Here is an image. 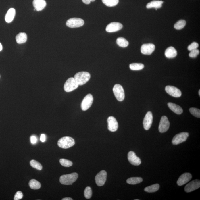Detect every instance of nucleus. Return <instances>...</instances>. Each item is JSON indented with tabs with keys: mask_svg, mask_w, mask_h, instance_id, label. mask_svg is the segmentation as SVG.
Returning a JSON list of instances; mask_svg holds the SVG:
<instances>
[{
	"mask_svg": "<svg viewBox=\"0 0 200 200\" xmlns=\"http://www.w3.org/2000/svg\"><path fill=\"white\" fill-rule=\"evenodd\" d=\"M78 177V175L76 173L63 175L60 178V182L64 185H71L76 180Z\"/></svg>",
	"mask_w": 200,
	"mask_h": 200,
	"instance_id": "obj_1",
	"label": "nucleus"
},
{
	"mask_svg": "<svg viewBox=\"0 0 200 200\" xmlns=\"http://www.w3.org/2000/svg\"><path fill=\"white\" fill-rule=\"evenodd\" d=\"M74 78L79 85L81 86L86 84L89 80L91 75L86 72H80L76 73Z\"/></svg>",
	"mask_w": 200,
	"mask_h": 200,
	"instance_id": "obj_2",
	"label": "nucleus"
},
{
	"mask_svg": "<svg viewBox=\"0 0 200 200\" xmlns=\"http://www.w3.org/2000/svg\"><path fill=\"white\" fill-rule=\"evenodd\" d=\"M75 144L73 138L69 136H65L61 138L57 142L59 147L64 149H67L73 147Z\"/></svg>",
	"mask_w": 200,
	"mask_h": 200,
	"instance_id": "obj_3",
	"label": "nucleus"
},
{
	"mask_svg": "<svg viewBox=\"0 0 200 200\" xmlns=\"http://www.w3.org/2000/svg\"><path fill=\"white\" fill-rule=\"evenodd\" d=\"M114 95L117 100L119 101H122L125 99V92L124 88L121 85L116 84L114 86L113 89Z\"/></svg>",
	"mask_w": 200,
	"mask_h": 200,
	"instance_id": "obj_4",
	"label": "nucleus"
},
{
	"mask_svg": "<svg viewBox=\"0 0 200 200\" xmlns=\"http://www.w3.org/2000/svg\"><path fill=\"white\" fill-rule=\"evenodd\" d=\"M74 78H70L66 80L64 86V89L65 92H69L76 89L79 86Z\"/></svg>",
	"mask_w": 200,
	"mask_h": 200,
	"instance_id": "obj_5",
	"label": "nucleus"
},
{
	"mask_svg": "<svg viewBox=\"0 0 200 200\" xmlns=\"http://www.w3.org/2000/svg\"><path fill=\"white\" fill-rule=\"evenodd\" d=\"M84 24V21L82 19L79 18H72L66 22L67 26L70 28L80 27Z\"/></svg>",
	"mask_w": 200,
	"mask_h": 200,
	"instance_id": "obj_6",
	"label": "nucleus"
},
{
	"mask_svg": "<svg viewBox=\"0 0 200 200\" xmlns=\"http://www.w3.org/2000/svg\"><path fill=\"white\" fill-rule=\"evenodd\" d=\"M93 98L91 94H88L83 99L81 103V108L83 111H86L91 107L93 103Z\"/></svg>",
	"mask_w": 200,
	"mask_h": 200,
	"instance_id": "obj_7",
	"label": "nucleus"
},
{
	"mask_svg": "<svg viewBox=\"0 0 200 200\" xmlns=\"http://www.w3.org/2000/svg\"><path fill=\"white\" fill-rule=\"evenodd\" d=\"M170 126V122L168 118L165 116L161 117L159 126V130L160 132L163 133L167 131Z\"/></svg>",
	"mask_w": 200,
	"mask_h": 200,
	"instance_id": "obj_8",
	"label": "nucleus"
},
{
	"mask_svg": "<svg viewBox=\"0 0 200 200\" xmlns=\"http://www.w3.org/2000/svg\"><path fill=\"white\" fill-rule=\"evenodd\" d=\"M189 133L187 132H182L176 134L172 140V144L177 145L185 142L189 136Z\"/></svg>",
	"mask_w": 200,
	"mask_h": 200,
	"instance_id": "obj_9",
	"label": "nucleus"
},
{
	"mask_svg": "<svg viewBox=\"0 0 200 200\" xmlns=\"http://www.w3.org/2000/svg\"><path fill=\"white\" fill-rule=\"evenodd\" d=\"M107 177V173L104 170L100 171L96 175L95 180L97 185L99 186H102L105 184Z\"/></svg>",
	"mask_w": 200,
	"mask_h": 200,
	"instance_id": "obj_10",
	"label": "nucleus"
},
{
	"mask_svg": "<svg viewBox=\"0 0 200 200\" xmlns=\"http://www.w3.org/2000/svg\"><path fill=\"white\" fill-rule=\"evenodd\" d=\"M167 93L172 97H179L182 95V92L178 88L172 86H167L165 88Z\"/></svg>",
	"mask_w": 200,
	"mask_h": 200,
	"instance_id": "obj_11",
	"label": "nucleus"
},
{
	"mask_svg": "<svg viewBox=\"0 0 200 200\" xmlns=\"http://www.w3.org/2000/svg\"><path fill=\"white\" fill-rule=\"evenodd\" d=\"M153 115L152 112L148 111L146 114L143 120V127L146 130H148L151 127L153 122Z\"/></svg>",
	"mask_w": 200,
	"mask_h": 200,
	"instance_id": "obj_12",
	"label": "nucleus"
},
{
	"mask_svg": "<svg viewBox=\"0 0 200 200\" xmlns=\"http://www.w3.org/2000/svg\"><path fill=\"white\" fill-rule=\"evenodd\" d=\"M200 187V181L198 179L193 180L187 184L185 188L184 191L186 192H190L198 189Z\"/></svg>",
	"mask_w": 200,
	"mask_h": 200,
	"instance_id": "obj_13",
	"label": "nucleus"
},
{
	"mask_svg": "<svg viewBox=\"0 0 200 200\" xmlns=\"http://www.w3.org/2000/svg\"><path fill=\"white\" fill-rule=\"evenodd\" d=\"M155 45L152 43L144 44L141 47V52L143 54L150 55L155 51Z\"/></svg>",
	"mask_w": 200,
	"mask_h": 200,
	"instance_id": "obj_14",
	"label": "nucleus"
},
{
	"mask_svg": "<svg viewBox=\"0 0 200 200\" xmlns=\"http://www.w3.org/2000/svg\"><path fill=\"white\" fill-rule=\"evenodd\" d=\"M122 28V24L120 23L111 22L106 26V30L108 32H114L121 30Z\"/></svg>",
	"mask_w": 200,
	"mask_h": 200,
	"instance_id": "obj_15",
	"label": "nucleus"
},
{
	"mask_svg": "<svg viewBox=\"0 0 200 200\" xmlns=\"http://www.w3.org/2000/svg\"><path fill=\"white\" fill-rule=\"evenodd\" d=\"M108 123V129L110 131L114 132L116 131L118 128V124L116 118L114 117H109L107 120Z\"/></svg>",
	"mask_w": 200,
	"mask_h": 200,
	"instance_id": "obj_16",
	"label": "nucleus"
},
{
	"mask_svg": "<svg viewBox=\"0 0 200 200\" xmlns=\"http://www.w3.org/2000/svg\"><path fill=\"white\" fill-rule=\"evenodd\" d=\"M128 159L129 162L134 166H138L141 163L140 159L133 151H130L128 153Z\"/></svg>",
	"mask_w": 200,
	"mask_h": 200,
	"instance_id": "obj_17",
	"label": "nucleus"
},
{
	"mask_svg": "<svg viewBox=\"0 0 200 200\" xmlns=\"http://www.w3.org/2000/svg\"><path fill=\"white\" fill-rule=\"evenodd\" d=\"M192 175L190 173H184L180 176L178 179L177 183L178 186H181L189 182L192 179Z\"/></svg>",
	"mask_w": 200,
	"mask_h": 200,
	"instance_id": "obj_18",
	"label": "nucleus"
},
{
	"mask_svg": "<svg viewBox=\"0 0 200 200\" xmlns=\"http://www.w3.org/2000/svg\"><path fill=\"white\" fill-rule=\"evenodd\" d=\"M33 4L35 10L40 11L45 8L47 3L45 0H33Z\"/></svg>",
	"mask_w": 200,
	"mask_h": 200,
	"instance_id": "obj_19",
	"label": "nucleus"
},
{
	"mask_svg": "<svg viewBox=\"0 0 200 200\" xmlns=\"http://www.w3.org/2000/svg\"><path fill=\"white\" fill-rule=\"evenodd\" d=\"M177 55V52L174 47H170L167 48L165 51V55L168 58H174Z\"/></svg>",
	"mask_w": 200,
	"mask_h": 200,
	"instance_id": "obj_20",
	"label": "nucleus"
},
{
	"mask_svg": "<svg viewBox=\"0 0 200 200\" xmlns=\"http://www.w3.org/2000/svg\"><path fill=\"white\" fill-rule=\"evenodd\" d=\"M168 105L171 111L178 115H180L183 112V109L182 107L175 103L169 102L168 103Z\"/></svg>",
	"mask_w": 200,
	"mask_h": 200,
	"instance_id": "obj_21",
	"label": "nucleus"
},
{
	"mask_svg": "<svg viewBox=\"0 0 200 200\" xmlns=\"http://www.w3.org/2000/svg\"><path fill=\"white\" fill-rule=\"evenodd\" d=\"M163 3V1H153L147 3L146 7L147 9L154 8L157 10L161 8Z\"/></svg>",
	"mask_w": 200,
	"mask_h": 200,
	"instance_id": "obj_22",
	"label": "nucleus"
},
{
	"mask_svg": "<svg viewBox=\"0 0 200 200\" xmlns=\"http://www.w3.org/2000/svg\"><path fill=\"white\" fill-rule=\"evenodd\" d=\"M16 11L14 8L10 9L6 13L5 20L6 22L11 23L15 17Z\"/></svg>",
	"mask_w": 200,
	"mask_h": 200,
	"instance_id": "obj_23",
	"label": "nucleus"
},
{
	"mask_svg": "<svg viewBox=\"0 0 200 200\" xmlns=\"http://www.w3.org/2000/svg\"><path fill=\"white\" fill-rule=\"evenodd\" d=\"M16 41L18 44H22L26 42L27 36L25 33H19L16 37Z\"/></svg>",
	"mask_w": 200,
	"mask_h": 200,
	"instance_id": "obj_24",
	"label": "nucleus"
},
{
	"mask_svg": "<svg viewBox=\"0 0 200 200\" xmlns=\"http://www.w3.org/2000/svg\"><path fill=\"white\" fill-rule=\"evenodd\" d=\"M143 181L141 177H132L129 178L126 180V182L130 184H136L141 183Z\"/></svg>",
	"mask_w": 200,
	"mask_h": 200,
	"instance_id": "obj_25",
	"label": "nucleus"
},
{
	"mask_svg": "<svg viewBox=\"0 0 200 200\" xmlns=\"http://www.w3.org/2000/svg\"><path fill=\"white\" fill-rule=\"evenodd\" d=\"M29 186L32 189H38L41 187L40 183L35 179H32L29 182Z\"/></svg>",
	"mask_w": 200,
	"mask_h": 200,
	"instance_id": "obj_26",
	"label": "nucleus"
},
{
	"mask_svg": "<svg viewBox=\"0 0 200 200\" xmlns=\"http://www.w3.org/2000/svg\"><path fill=\"white\" fill-rule=\"evenodd\" d=\"M116 43L120 47H127L129 45L128 41L122 37H120L117 39Z\"/></svg>",
	"mask_w": 200,
	"mask_h": 200,
	"instance_id": "obj_27",
	"label": "nucleus"
},
{
	"mask_svg": "<svg viewBox=\"0 0 200 200\" xmlns=\"http://www.w3.org/2000/svg\"><path fill=\"white\" fill-rule=\"evenodd\" d=\"M159 187L160 186L158 184H155L146 187L145 188L144 191L148 193H152L158 191L159 189Z\"/></svg>",
	"mask_w": 200,
	"mask_h": 200,
	"instance_id": "obj_28",
	"label": "nucleus"
},
{
	"mask_svg": "<svg viewBox=\"0 0 200 200\" xmlns=\"http://www.w3.org/2000/svg\"><path fill=\"white\" fill-rule=\"evenodd\" d=\"M129 67L132 70H142L144 67V65L141 63H133L130 64Z\"/></svg>",
	"mask_w": 200,
	"mask_h": 200,
	"instance_id": "obj_29",
	"label": "nucleus"
},
{
	"mask_svg": "<svg viewBox=\"0 0 200 200\" xmlns=\"http://www.w3.org/2000/svg\"><path fill=\"white\" fill-rule=\"evenodd\" d=\"M102 2L108 7H114L119 3V0H102Z\"/></svg>",
	"mask_w": 200,
	"mask_h": 200,
	"instance_id": "obj_30",
	"label": "nucleus"
},
{
	"mask_svg": "<svg viewBox=\"0 0 200 200\" xmlns=\"http://www.w3.org/2000/svg\"><path fill=\"white\" fill-rule=\"evenodd\" d=\"M186 24V21L184 20H180L178 21L174 25V28L177 30L183 29Z\"/></svg>",
	"mask_w": 200,
	"mask_h": 200,
	"instance_id": "obj_31",
	"label": "nucleus"
},
{
	"mask_svg": "<svg viewBox=\"0 0 200 200\" xmlns=\"http://www.w3.org/2000/svg\"><path fill=\"white\" fill-rule=\"evenodd\" d=\"M31 166L38 170H41L42 169V165L40 163L35 160H32L30 161Z\"/></svg>",
	"mask_w": 200,
	"mask_h": 200,
	"instance_id": "obj_32",
	"label": "nucleus"
},
{
	"mask_svg": "<svg viewBox=\"0 0 200 200\" xmlns=\"http://www.w3.org/2000/svg\"><path fill=\"white\" fill-rule=\"evenodd\" d=\"M59 162L62 166L66 167H69L72 166V162L69 160L65 159H61L60 160Z\"/></svg>",
	"mask_w": 200,
	"mask_h": 200,
	"instance_id": "obj_33",
	"label": "nucleus"
},
{
	"mask_svg": "<svg viewBox=\"0 0 200 200\" xmlns=\"http://www.w3.org/2000/svg\"><path fill=\"white\" fill-rule=\"evenodd\" d=\"M189 111L191 113L196 117L200 118V110L199 109L192 107L189 109Z\"/></svg>",
	"mask_w": 200,
	"mask_h": 200,
	"instance_id": "obj_34",
	"label": "nucleus"
},
{
	"mask_svg": "<svg viewBox=\"0 0 200 200\" xmlns=\"http://www.w3.org/2000/svg\"><path fill=\"white\" fill-rule=\"evenodd\" d=\"M92 195V189L90 187H87L84 191V197L86 199H90Z\"/></svg>",
	"mask_w": 200,
	"mask_h": 200,
	"instance_id": "obj_35",
	"label": "nucleus"
},
{
	"mask_svg": "<svg viewBox=\"0 0 200 200\" xmlns=\"http://www.w3.org/2000/svg\"><path fill=\"white\" fill-rule=\"evenodd\" d=\"M189 53L190 57L192 58H195L199 53V50L197 49L192 50Z\"/></svg>",
	"mask_w": 200,
	"mask_h": 200,
	"instance_id": "obj_36",
	"label": "nucleus"
},
{
	"mask_svg": "<svg viewBox=\"0 0 200 200\" xmlns=\"http://www.w3.org/2000/svg\"><path fill=\"white\" fill-rule=\"evenodd\" d=\"M199 47V44L198 43L196 42H193L188 47V51H191L192 50L197 49Z\"/></svg>",
	"mask_w": 200,
	"mask_h": 200,
	"instance_id": "obj_37",
	"label": "nucleus"
},
{
	"mask_svg": "<svg viewBox=\"0 0 200 200\" xmlns=\"http://www.w3.org/2000/svg\"><path fill=\"white\" fill-rule=\"evenodd\" d=\"M23 195L22 192L21 191H18L15 194L14 197V200H19L23 198Z\"/></svg>",
	"mask_w": 200,
	"mask_h": 200,
	"instance_id": "obj_38",
	"label": "nucleus"
},
{
	"mask_svg": "<svg viewBox=\"0 0 200 200\" xmlns=\"http://www.w3.org/2000/svg\"><path fill=\"white\" fill-rule=\"evenodd\" d=\"M37 138L36 137L34 136H32L30 137V141L32 144H34L36 143L37 142Z\"/></svg>",
	"mask_w": 200,
	"mask_h": 200,
	"instance_id": "obj_39",
	"label": "nucleus"
},
{
	"mask_svg": "<svg viewBox=\"0 0 200 200\" xmlns=\"http://www.w3.org/2000/svg\"><path fill=\"white\" fill-rule=\"evenodd\" d=\"M40 141L42 142H44L46 141V136L44 134H42L40 137Z\"/></svg>",
	"mask_w": 200,
	"mask_h": 200,
	"instance_id": "obj_40",
	"label": "nucleus"
},
{
	"mask_svg": "<svg viewBox=\"0 0 200 200\" xmlns=\"http://www.w3.org/2000/svg\"><path fill=\"white\" fill-rule=\"evenodd\" d=\"M82 2L86 4H89L91 2H94L95 0H82Z\"/></svg>",
	"mask_w": 200,
	"mask_h": 200,
	"instance_id": "obj_41",
	"label": "nucleus"
},
{
	"mask_svg": "<svg viewBox=\"0 0 200 200\" xmlns=\"http://www.w3.org/2000/svg\"><path fill=\"white\" fill-rule=\"evenodd\" d=\"M62 200H72V199L70 198V197H66V198H64L62 199Z\"/></svg>",
	"mask_w": 200,
	"mask_h": 200,
	"instance_id": "obj_42",
	"label": "nucleus"
},
{
	"mask_svg": "<svg viewBox=\"0 0 200 200\" xmlns=\"http://www.w3.org/2000/svg\"><path fill=\"white\" fill-rule=\"evenodd\" d=\"M2 50V44L0 43V51H1Z\"/></svg>",
	"mask_w": 200,
	"mask_h": 200,
	"instance_id": "obj_43",
	"label": "nucleus"
},
{
	"mask_svg": "<svg viewBox=\"0 0 200 200\" xmlns=\"http://www.w3.org/2000/svg\"><path fill=\"white\" fill-rule=\"evenodd\" d=\"M199 96H200V90H199Z\"/></svg>",
	"mask_w": 200,
	"mask_h": 200,
	"instance_id": "obj_44",
	"label": "nucleus"
}]
</instances>
